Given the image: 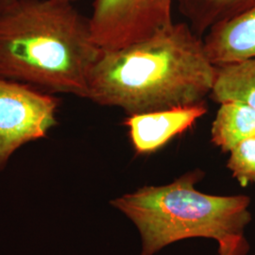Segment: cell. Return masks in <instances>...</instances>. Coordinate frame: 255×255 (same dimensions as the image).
Segmentation results:
<instances>
[{
  "label": "cell",
  "instance_id": "cell-13",
  "mask_svg": "<svg viewBox=\"0 0 255 255\" xmlns=\"http://www.w3.org/2000/svg\"><path fill=\"white\" fill-rule=\"evenodd\" d=\"M14 1H16V0H0V10L1 9H5L6 7H8L9 6L11 3H13ZM64 1H66V2H69V3H75L76 1H78V0H64Z\"/></svg>",
  "mask_w": 255,
  "mask_h": 255
},
{
  "label": "cell",
  "instance_id": "cell-3",
  "mask_svg": "<svg viewBox=\"0 0 255 255\" xmlns=\"http://www.w3.org/2000/svg\"><path fill=\"white\" fill-rule=\"evenodd\" d=\"M203 177L187 172L163 186H144L112 201L140 232L142 255H153L173 242L207 237L219 243L244 238L252 221L247 196H213L195 189Z\"/></svg>",
  "mask_w": 255,
  "mask_h": 255
},
{
  "label": "cell",
  "instance_id": "cell-7",
  "mask_svg": "<svg viewBox=\"0 0 255 255\" xmlns=\"http://www.w3.org/2000/svg\"><path fill=\"white\" fill-rule=\"evenodd\" d=\"M203 44L215 66L255 59V5L211 27Z\"/></svg>",
  "mask_w": 255,
  "mask_h": 255
},
{
  "label": "cell",
  "instance_id": "cell-6",
  "mask_svg": "<svg viewBox=\"0 0 255 255\" xmlns=\"http://www.w3.org/2000/svg\"><path fill=\"white\" fill-rule=\"evenodd\" d=\"M208 112L206 101L195 105L128 116L124 124L134 149L140 154L151 153L174 137L189 129Z\"/></svg>",
  "mask_w": 255,
  "mask_h": 255
},
{
  "label": "cell",
  "instance_id": "cell-4",
  "mask_svg": "<svg viewBox=\"0 0 255 255\" xmlns=\"http://www.w3.org/2000/svg\"><path fill=\"white\" fill-rule=\"evenodd\" d=\"M60 104L56 95L0 76V171L20 146L57 125Z\"/></svg>",
  "mask_w": 255,
  "mask_h": 255
},
{
  "label": "cell",
  "instance_id": "cell-1",
  "mask_svg": "<svg viewBox=\"0 0 255 255\" xmlns=\"http://www.w3.org/2000/svg\"><path fill=\"white\" fill-rule=\"evenodd\" d=\"M216 76L203 39L186 22L129 46L102 50L87 100L128 117L189 106L209 97Z\"/></svg>",
  "mask_w": 255,
  "mask_h": 255
},
{
  "label": "cell",
  "instance_id": "cell-11",
  "mask_svg": "<svg viewBox=\"0 0 255 255\" xmlns=\"http://www.w3.org/2000/svg\"><path fill=\"white\" fill-rule=\"evenodd\" d=\"M227 167L242 186L255 183V135L238 143L230 151Z\"/></svg>",
  "mask_w": 255,
  "mask_h": 255
},
{
  "label": "cell",
  "instance_id": "cell-8",
  "mask_svg": "<svg viewBox=\"0 0 255 255\" xmlns=\"http://www.w3.org/2000/svg\"><path fill=\"white\" fill-rule=\"evenodd\" d=\"M255 135V110L241 101L220 103L212 123L211 140L229 152L238 143Z\"/></svg>",
  "mask_w": 255,
  "mask_h": 255
},
{
  "label": "cell",
  "instance_id": "cell-9",
  "mask_svg": "<svg viewBox=\"0 0 255 255\" xmlns=\"http://www.w3.org/2000/svg\"><path fill=\"white\" fill-rule=\"evenodd\" d=\"M209 97L219 104L241 101L255 110V59L216 66Z\"/></svg>",
  "mask_w": 255,
  "mask_h": 255
},
{
  "label": "cell",
  "instance_id": "cell-10",
  "mask_svg": "<svg viewBox=\"0 0 255 255\" xmlns=\"http://www.w3.org/2000/svg\"><path fill=\"white\" fill-rule=\"evenodd\" d=\"M255 5V0H178L179 10L192 30L201 37L210 28Z\"/></svg>",
  "mask_w": 255,
  "mask_h": 255
},
{
  "label": "cell",
  "instance_id": "cell-12",
  "mask_svg": "<svg viewBox=\"0 0 255 255\" xmlns=\"http://www.w3.org/2000/svg\"><path fill=\"white\" fill-rule=\"evenodd\" d=\"M248 250L245 238L219 243V255H245Z\"/></svg>",
  "mask_w": 255,
  "mask_h": 255
},
{
  "label": "cell",
  "instance_id": "cell-5",
  "mask_svg": "<svg viewBox=\"0 0 255 255\" xmlns=\"http://www.w3.org/2000/svg\"><path fill=\"white\" fill-rule=\"evenodd\" d=\"M173 0H95L89 17L92 36L101 50L146 40L170 27Z\"/></svg>",
  "mask_w": 255,
  "mask_h": 255
},
{
  "label": "cell",
  "instance_id": "cell-2",
  "mask_svg": "<svg viewBox=\"0 0 255 255\" xmlns=\"http://www.w3.org/2000/svg\"><path fill=\"white\" fill-rule=\"evenodd\" d=\"M89 17L64 0H16L0 10V76L52 95L88 98L101 54Z\"/></svg>",
  "mask_w": 255,
  "mask_h": 255
}]
</instances>
